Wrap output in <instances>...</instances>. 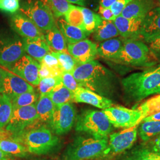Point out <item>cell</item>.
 <instances>
[{"instance_id":"obj_51","label":"cell","mask_w":160,"mask_h":160,"mask_svg":"<svg viewBox=\"0 0 160 160\" xmlns=\"http://www.w3.org/2000/svg\"><path fill=\"white\" fill-rule=\"evenodd\" d=\"M5 72H6V70L0 68V85H1L2 80L4 79V77L5 75Z\"/></svg>"},{"instance_id":"obj_31","label":"cell","mask_w":160,"mask_h":160,"mask_svg":"<svg viewBox=\"0 0 160 160\" xmlns=\"http://www.w3.org/2000/svg\"><path fill=\"white\" fill-rule=\"evenodd\" d=\"M81 8L84 18V30L89 34L94 33L102 22L103 19L98 14L88 8L81 7Z\"/></svg>"},{"instance_id":"obj_8","label":"cell","mask_w":160,"mask_h":160,"mask_svg":"<svg viewBox=\"0 0 160 160\" xmlns=\"http://www.w3.org/2000/svg\"><path fill=\"white\" fill-rule=\"evenodd\" d=\"M19 12L28 17L42 31L51 29L56 23L49 8L41 0H26L20 6Z\"/></svg>"},{"instance_id":"obj_3","label":"cell","mask_w":160,"mask_h":160,"mask_svg":"<svg viewBox=\"0 0 160 160\" xmlns=\"http://www.w3.org/2000/svg\"><path fill=\"white\" fill-rule=\"evenodd\" d=\"M108 138L78 137L67 149L64 160H90L101 158L107 148Z\"/></svg>"},{"instance_id":"obj_24","label":"cell","mask_w":160,"mask_h":160,"mask_svg":"<svg viewBox=\"0 0 160 160\" xmlns=\"http://www.w3.org/2000/svg\"><path fill=\"white\" fill-rule=\"evenodd\" d=\"M45 39L51 52L68 53L66 41L56 24L51 29L46 31Z\"/></svg>"},{"instance_id":"obj_38","label":"cell","mask_w":160,"mask_h":160,"mask_svg":"<svg viewBox=\"0 0 160 160\" xmlns=\"http://www.w3.org/2000/svg\"><path fill=\"white\" fill-rule=\"evenodd\" d=\"M61 76L48 77L40 80L38 87L40 96L48 94L55 86L62 82Z\"/></svg>"},{"instance_id":"obj_18","label":"cell","mask_w":160,"mask_h":160,"mask_svg":"<svg viewBox=\"0 0 160 160\" xmlns=\"http://www.w3.org/2000/svg\"><path fill=\"white\" fill-rule=\"evenodd\" d=\"M143 18H128L121 15L113 21L119 36L125 39H137L140 36V30Z\"/></svg>"},{"instance_id":"obj_36","label":"cell","mask_w":160,"mask_h":160,"mask_svg":"<svg viewBox=\"0 0 160 160\" xmlns=\"http://www.w3.org/2000/svg\"><path fill=\"white\" fill-rule=\"evenodd\" d=\"M137 110L142 113L143 119L147 116L160 112V94L143 102L138 108Z\"/></svg>"},{"instance_id":"obj_46","label":"cell","mask_w":160,"mask_h":160,"mask_svg":"<svg viewBox=\"0 0 160 160\" xmlns=\"http://www.w3.org/2000/svg\"><path fill=\"white\" fill-rule=\"evenodd\" d=\"M149 148L155 152L160 153V135L149 141Z\"/></svg>"},{"instance_id":"obj_29","label":"cell","mask_w":160,"mask_h":160,"mask_svg":"<svg viewBox=\"0 0 160 160\" xmlns=\"http://www.w3.org/2000/svg\"><path fill=\"white\" fill-rule=\"evenodd\" d=\"M0 149L12 157H24L29 152L22 144L7 139H0Z\"/></svg>"},{"instance_id":"obj_32","label":"cell","mask_w":160,"mask_h":160,"mask_svg":"<svg viewBox=\"0 0 160 160\" xmlns=\"http://www.w3.org/2000/svg\"><path fill=\"white\" fill-rule=\"evenodd\" d=\"M12 110V102L9 97L0 94V133L9 123Z\"/></svg>"},{"instance_id":"obj_50","label":"cell","mask_w":160,"mask_h":160,"mask_svg":"<svg viewBox=\"0 0 160 160\" xmlns=\"http://www.w3.org/2000/svg\"><path fill=\"white\" fill-rule=\"evenodd\" d=\"M0 160H14L12 157L7 154L0 149Z\"/></svg>"},{"instance_id":"obj_1","label":"cell","mask_w":160,"mask_h":160,"mask_svg":"<svg viewBox=\"0 0 160 160\" xmlns=\"http://www.w3.org/2000/svg\"><path fill=\"white\" fill-rule=\"evenodd\" d=\"M80 87L110 98L116 88V78L102 64L94 60L78 65L72 73Z\"/></svg>"},{"instance_id":"obj_49","label":"cell","mask_w":160,"mask_h":160,"mask_svg":"<svg viewBox=\"0 0 160 160\" xmlns=\"http://www.w3.org/2000/svg\"><path fill=\"white\" fill-rule=\"evenodd\" d=\"M117 0H100L99 6L104 8H110Z\"/></svg>"},{"instance_id":"obj_4","label":"cell","mask_w":160,"mask_h":160,"mask_svg":"<svg viewBox=\"0 0 160 160\" xmlns=\"http://www.w3.org/2000/svg\"><path fill=\"white\" fill-rule=\"evenodd\" d=\"M18 143H22L28 151L36 155L45 154L54 148L59 139L52 132L45 127H40L27 132L21 133L12 138Z\"/></svg>"},{"instance_id":"obj_10","label":"cell","mask_w":160,"mask_h":160,"mask_svg":"<svg viewBox=\"0 0 160 160\" xmlns=\"http://www.w3.org/2000/svg\"><path fill=\"white\" fill-rule=\"evenodd\" d=\"M103 112L115 128H132L138 125L143 119L142 113L137 109H128L121 106H112Z\"/></svg>"},{"instance_id":"obj_14","label":"cell","mask_w":160,"mask_h":160,"mask_svg":"<svg viewBox=\"0 0 160 160\" xmlns=\"http://www.w3.org/2000/svg\"><path fill=\"white\" fill-rule=\"evenodd\" d=\"M10 24L13 31L24 39H45L43 32L20 12L12 14Z\"/></svg>"},{"instance_id":"obj_41","label":"cell","mask_w":160,"mask_h":160,"mask_svg":"<svg viewBox=\"0 0 160 160\" xmlns=\"http://www.w3.org/2000/svg\"><path fill=\"white\" fill-rule=\"evenodd\" d=\"M61 81L63 86L67 87L73 93L80 87L77 81L75 79L72 74L68 72H63L61 74Z\"/></svg>"},{"instance_id":"obj_23","label":"cell","mask_w":160,"mask_h":160,"mask_svg":"<svg viewBox=\"0 0 160 160\" xmlns=\"http://www.w3.org/2000/svg\"><path fill=\"white\" fill-rule=\"evenodd\" d=\"M57 26L68 45L86 39L90 35L85 30L69 24L63 17L58 19Z\"/></svg>"},{"instance_id":"obj_48","label":"cell","mask_w":160,"mask_h":160,"mask_svg":"<svg viewBox=\"0 0 160 160\" xmlns=\"http://www.w3.org/2000/svg\"><path fill=\"white\" fill-rule=\"evenodd\" d=\"M158 121H160V112L145 118L143 120H142L141 123L147 122H158Z\"/></svg>"},{"instance_id":"obj_20","label":"cell","mask_w":160,"mask_h":160,"mask_svg":"<svg viewBox=\"0 0 160 160\" xmlns=\"http://www.w3.org/2000/svg\"><path fill=\"white\" fill-rule=\"evenodd\" d=\"M154 7V0H132L121 16L128 18H143Z\"/></svg>"},{"instance_id":"obj_35","label":"cell","mask_w":160,"mask_h":160,"mask_svg":"<svg viewBox=\"0 0 160 160\" xmlns=\"http://www.w3.org/2000/svg\"><path fill=\"white\" fill-rule=\"evenodd\" d=\"M12 109L36 104L38 100V95L34 91L26 92L10 100Z\"/></svg>"},{"instance_id":"obj_40","label":"cell","mask_w":160,"mask_h":160,"mask_svg":"<svg viewBox=\"0 0 160 160\" xmlns=\"http://www.w3.org/2000/svg\"><path fill=\"white\" fill-rule=\"evenodd\" d=\"M20 8L18 0H0V11L10 14L17 12Z\"/></svg>"},{"instance_id":"obj_45","label":"cell","mask_w":160,"mask_h":160,"mask_svg":"<svg viewBox=\"0 0 160 160\" xmlns=\"http://www.w3.org/2000/svg\"><path fill=\"white\" fill-rule=\"evenodd\" d=\"M98 12V14L101 16L103 20L113 22L116 18L110 8H104L99 6Z\"/></svg>"},{"instance_id":"obj_7","label":"cell","mask_w":160,"mask_h":160,"mask_svg":"<svg viewBox=\"0 0 160 160\" xmlns=\"http://www.w3.org/2000/svg\"><path fill=\"white\" fill-rule=\"evenodd\" d=\"M23 38L16 33H0V65L10 69L25 55Z\"/></svg>"},{"instance_id":"obj_47","label":"cell","mask_w":160,"mask_h":160,"mask_svg":"<svg viewBox=\"0 0 160 160\" xmlns=\"http://www.w3.org/2000/svg\"><path fill=\"white\" fill-rule=\"evenodd\" d=\"M70 4H77L78 6L85 7L86 6L89 5L92 2L97 1V0H68ZM100 1V0H99Z\"/></svg>"},{"instance_id":"obj_26","label":"cell","mask_w":160,"mask_h":160,"mask_svg":"<svg viewBox=\"0 0 160 160\" xmlns=\"http://www.w3.org/2000/svg\"><path fill=\"white\" fill-rule=\"evenodd\" d=\"M48 96L55 106L74 102V93L63 86L62 82L55 86L48 94Z\"/></svg>"},{"instance_id":"obj_33","label":"cell","mask_w":160,"mask_h":160,"mask_svg":"<svg viewBox=\"0 0 160 160\" xmlns=\"http://www.w3.org/2000/svg\"><path fill=\"white\" fill-rule=\"evenodd\" d=\"M64 19L69 24L84 30L83 15L80 6L71 4L68 11L64 16Z\"/></svg>"},{"instance_id":"obj_39","label":"cell","mask_w":160,"mask_h":160,"mask_svg":"<svg viewBox=\"0 0 160 160\" xmlns=\"http://www.w3.org/2000/svg\"><path fill=\"white\" fill-rule=\"evenodd\" d=\"M40 63L45 65L48 67L56 72L59 75H61L63 72V71L57 58L52 55L51 52L45 56Z\"/></svg>"},{"instance_id":"obj_42","label":"cell","mask_w":160,"mask_h":160,"mask_svg":"<svg viewBox=\"0 0 160 160\" xmlns=\"http://www.w3.org/2000/svg\"><path fill=\"white\" fill-rule=\"evenodd\" d=\"M145 42L154 57L160 59V34Z\"/></svg>"},{"instance_id":"obj_43","label":"cell","mask_w":160,"mask_h":160,"mask_svg":"<svg viewBox=\"0 0 160 160\" xmlns=\"http://www.w3.org/2000/svg\"><path fill=\"white\" fill-rule=\"evenodd\" d=\"M132 1V0H117L114 4H113L110 8L111 9L115 17L120 16L123 10Z\"/></svg>"},{"instance_id":"obj_30","label":"cell","mask_w":160,"mask_h":160,"mask_svg":"<svg viewBox=\"0 0 160 160\" xmlns=\"http://www.w3.org/2000/svg\"><path fill=\"white\" fill-rule=\"evenodd\" d=\"M123 160H160V153L149 147L139 146L129 151Z\"/></svg>"},{"instance_id":"obj_19","label":"cell","mask_w":160,"mask_h":160,"mask_svg":"<svg viewBox=\"0 0 160 160\" xmlns=\"http://www.w3.org/2000/svg\"><path fill=\"white\" fill-rule=\"evenodd\" d=\"M160 34V8L154 7L145 16L141 23L140 36L145 41Z\"/></svg>"},{"instance_id":"obj_27","label":"cell","mask_w":160,"mask_h":160,"mask_svg":"<svg viewBox=\"0 0 160 160\" xmlns=\"http://www.w3.org/2000/svg\"><path fill=\"white\" fill-rule=\"evenodd\" d=\"M119 36V32L113 22L103 20L100 25L94 32L93 38L97 42H104Z\"/></svg>"},{"instance_id":"obj_28","label":"cell","mask_w":160,"mask_h":160,"mask_svg":"<svg viewBox=\"0 0 160 160\" xmlns=\"http://www.w3.org/2000/svg\"><path fill=\"white\" fill-rule=\"evenodd\" d=\"M139 125L138 134L143 142H149L160 135V121L142 122Z\"/></svg>"},{"instance_id":"obj_15","label":"cell","mask_w":160,"mask_h":160,"mask_svg":"<svg viewBox=\"0 0 160 160\" xmlns=\"http://www.w3.org/2000/svg\"><path fill=\"white\" fill-rule=\"evenodd\" d=\"M32 91H34V88L29 82L12 72L6 71L0 85V94L6 95L11 100L22 93Z\"/></svg>"},{"instance_id":"obj_25","label":"cell","mask_w":160,"mask_h":160,"mask_svg":"<svg viewBox=\"0 0 160 160\" xmlns=\"http://www.w3.org/2000/svg\"><path fill=\"white\" fill-rule=\"evenodd\" d=\"M35 106L38 119L43 122H50L55 105L48 94L40 96Z\"/></svg>"},{"instance_id":"obj_6","label":"cell","mask_w":160,"mask_h":160,"mask_svg":"<svg viewBox=\"0 0 160 160\" xmlns=\"http://www.w3.org/2000/svg\"><path fill=\"white\" fill-rule=\"evenodd\" d=\"M75 129L94 138H108L112 131V125L103 111L87 110L78 118Z\"/></svg>"},{"instance_id":"obj_17","label":"cell","mask_w":160,"mask_h":160,"mask_svg":"<svg viewBox=\"0 0 160 160\" xmlns=\"http://www.w3.org/2000/svg\"><path fill=\"white\" fill-rule=\"evenodd\" d=\"M74 102L76 103H87L103 110L109 108L113 105L111 99L102 96L82 87H79L74 92Z\"/></svg>"},{"instance_id":"obj_16","label":"cell","mask_w":160,"mask_h":160,"mask_svg":"<svg viewBox=\"0 0 160 160\" xmlns=\"http://www.w3.org/2000/svg\"><path fill=\"white\" fill-rule=\"evenodd\" d=\"M67 50L78 65L94 61L98 55L97 44L87 39L74 44H68Z\"/></svg>"},{"instance_id":"obj_13","label":"cell","mask_w":160,"mask_h":160,"mask_svg":"<svg viewBox=\"0 0 160 160\" xmlns=\"http://www.w3.org/2000/svg\"><path fill=\"white\" fill-rule=\"evenodd\" d=\"M40 63L28 55H24L9 69L12 72L33 86H38L40 81Z\"/></svg>"},{"instance_id":"obj_11","label":"cell","mask_w":160,"mask_h":160,"mask_svg":"<svg viewBox=\"0 0 160 160\" xmlns=\"http://www.w3.org/2000/svg\"><path fill=\"white\" fill-rule=\"evenodd\" d=\"M38 119L35 104L14 108L8 125L7 131L11 132L13 137L23 133L24 130Z\"/></svg>"},{"instance_id":"obj_22","label":"cell","mask_w":160,"mask_h":160,"mask_svg":"<svg viewBox=\"0 0 160 160\" xmlns=\"http://www.w3.org/2000/svg\"><path fill=\"white\" fill-rule=\"evenodd\" d=\"M23 46L26 53L40 63L43 58L51 50L46 43L45 39H24Z\"/></svg>"},{"instance_id":"obj_34","label":"cell","mask_w":160,"mask_h":160,"mask_svg":"<svg viewBox=\"0 0 160 160\" xmlns=\"http://www.w3.org/2000/svg\"><path fill=\"white\" fill-rule=\"evenodd\" d=\"M51 10L54 17H63L68 11L70 4L68 0H41Z\"/></svg>"},{"instance_id":"obj_52","label":"cell","mask_w":160,"mask_h":160,"mask_svg":"<svg viewBox=\"0 0 160 160\" xmlns=\"http://www.w3.org/2000/svg\"><path fill=\"white\" fill-rule=\"evenodd\" d=\"M159 2H160V7H159L160 8V0H159Z\"/></svg>"},{"instance_id":"obj_9","label":"cell","mask_w":160,"mask_h":160,"mask_svg":"<svg viewBox=\"0 0 160 160\" xmlns=\"http://www.w3.org/2000/svg\"><path fill=\"white\" fill-rule=\"evenodd\" d=\"M138 125L110 134L107 148L101 158H112L131 148L137 139Z\"/></svg>"},{"instance_id":"obj_5","label":"cell","mask_w":160,"mask_h":160,"mask_svg":"<svg viewBox=\"0 0 160 160\" xmlns=\"http://www.w3.org/2000/svg\"><path fill=\"white\" fill-rule=\"evenodd\" d=\"M123 39L122 51L115 62L133 67H151L156 63V58L143 42Z\"/></svg>"},{"instance_id":"obj_12","label":"cell","mask_w":160,"mask_h":160,"mask_svg":"<svg viewBox=\"0 0 160 160\" xmlns=\"http://www.w3.org/2000/svg\"><path fill=\"white\" fill-rule=\"evenodd\" d=\"M76 110L71 103L55 106L51 119V126L57 135H63L69 131L74 124Z\"/></svg>"},{"instance_id":"obj_44","label":"cell","mask_w":160,"mask_h":160,"mask_svg":"<svg viewBox=\"0 0 160 160\" xmlns=\"http://www.w3.org/2000/svg\"><path fill=\"white\" fill-rule=\"evenodd\" d=\"M39 76L40 80L48 77H59L61 75L57 74L56 72L48 67L45 65L40 63V68L39 71Z\"/></svg>"},{"instance_id":"obj_37","label":"cell","mask_w":160,"mask_h":160,"mask_svg":"<svg viewBox=\"0 0 160 160\" xmlns=\"http://www.w3.org/2000/svg\"><path fill=\"white\" fill-rule=\"evenodd\" d=\"M51 53L57 58L63 72H68L72 74L75 68L78 65L69 53L51 52Z\"/></svg>"},{"instance_id":"obj_2","label":"cell","mask_w":160,"mask_h":160,"mask_svg":"<svg viewBox=\"0 0 160 160\" xmlns=\"http://www.w3.org/2000/svg\"><path fill=\"white\" fill-rule=\"evenodd\" d=\"M126 98L138 102L154 94H160V64L142 72L131 74L122 80Z\"/></svg>"},{"instance_id":"obj_21","label":"cell","mask_w":160,"mask_h":160,"mask_svg":"<svg viewBox=\"0 0 160 160\" xmlns=\"http://www.w3.org/2000/svg\"><path fill=\"white\" fill-rule=\"evenodd\" d=\"M123 40V39L114 38L101 42L97 46L98 55L104 59L116 62L122 51Z\"/></svg>"}]
</instances>
